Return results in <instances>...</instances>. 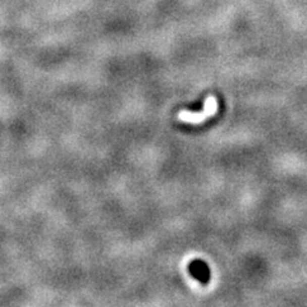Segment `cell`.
<instances>
[{"label": "cell", "mask_w": 307, "mask_h": 307, "mask_svg": "<svg viewBox=\"0 0 307 307\" xmlns=\"http://www.w3.org/2000/svg\"><path fill=\"white\" fill-rule=\"evenodd\" d=\"M192 270H193V274H196V277L201 278L203 277V273L208 272V269H206V265H203L202 263H196L192 265Z\"/></svg>", "instance_id": "obj_2"}, {"label": "cell", "mask_w": 307, "mask_h": 307, "mask_svg": "<svg viewBox=\"0 0 307 307\" xmlns=\"http://www.w3.org/2000/svg\"><path fill=\"white\" fill-rule=\"evenodd\" d=\"M218 110V100L214 96H209L208 100L205 101L203 109L201 112H181L178 115V118L181 121L187 122V123L198 124L205 119L210 118L211 115H214Z\"/></svg>", "instance_id": "obj_1"}]
</instances>
